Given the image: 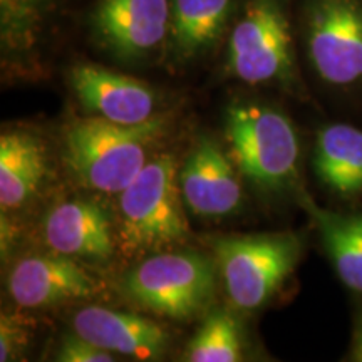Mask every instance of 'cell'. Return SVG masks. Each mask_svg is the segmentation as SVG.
Segmentation results:
<instances>
[{
	"instance_id": "cell-1",
	"label": "cell",
	"mask_w": 362,
	"mask_h": 362,
	"mask_svg": "<svg viewBox=\"0 0 362 362\" xmlns=\"http://www.w3.org/2000/svg\"><path fill=\"white\" fill-rule=\"evenodd\" d=\"M297 0H240L221 49L223 71L250 86H298Z\"/></svg>"
},
{
	"instance_id": "cell-2",
	"label": "cell",
	"mask_w": 362,
	"mask_h": 362,
	"mask_svg": "<svg viewBox=\"0 0 362 362\" xmlns=\"http://www.w3.org/2000/svg\"><path fill=\"white\" fill-rule=\"evenodd\" d=\"M165 129V119L117 124L99 116L76 119L64 133L69 170L86 187L121 193L148 163V149Z\"/></svg>"
},
{
	"instance_id": "cell-3",
	"label": "cell",
	"mask_w": 362,
	"mask_h": 362,
	"mask_svg": "<svg viewBox=\"0 0 362 362\" xmlns=\"http://www.w3.org/2000/svg\"><path fill=\"white\" fill-rule=\"evenodd\" d=\"M225 138L240 173L265 192L291 188L298 178L300 144L284 112L257 103H233L225 111Z\"/></svg>"
},
{
	"instance_id": "cell-4",
	"label": "cell",
	"mask_w": 362,
	"mask_h": 362,
	"mask_svg": "<svg viewBox=\"0 0 362 362\" xmlns=\"http://www.w3.org/2000/svg\"><path fill=\"white\" fill-rule=\"evenodd\" d=\"M185 200L176 160L171 155L148 161L119 194V235L133 252H151L188 237Z\"/></svg>"
},
{
	"instance_id": "cell-5",
	"label": "cell",
	"mask_w": 362,
	"mask_h": 362,
	"mask_svg": "<svg viewBox=\"0 0 362 362\" xmlns=\"http://www.w3.org/2000/svg\"><path fill=\"white\" fill-rule=\"evenodd\" d=\"M81 21L86 40L117 66L165 62L170 0H88Z\"/></svg>"
},
{
	"instance_id": "cell-6",
	"label": "cell",
	"mask_w": 362,
	"mask_h": 362,
	"mask_svg": "<svg viewBox=\"0 0 362 362\" xmlns=\"http://www.w3.org/2000/svg\"><path fill=\"white\" fill-rule=\"evenodd\" d=\"M298 51L322 83L362 84V0H297Z\"/></svg>"
},
{
	"instance_id": "cell-7",
	"label": "cell",
	"mask_w": 362,
	"mask_h": 362,
	"mask_svg": "<svg viewBox=\"0 0 362 362\" xmlns=\"http://www.w3.org/2000/svg\"><path fill=\"white\" fill-rule=\"evenodd\" d=\"M221 279L230 300L242 310H255L282 287L302 255L296 233H250L214 242Z\"/></svg>"
},
{
	"instance_id": "cell-8",
	"label": "cell",
	"mask_w": 362,
	"mask_h": 362,
	"mask_svg": "<svg viewBox=\"0 0 362 362\" xmlns=\"http://www.w3.org/2000/svg\"><path fill=\"white\" fill-rule=\"evenodd\" d=\"M124 291L144 309L176 320L189 319L214 296L215 267L202 253H156L129 272Z\"/></svg>"
},
{
	"instance_id": "cell-9",
	"label": "cell",
	"mask_w": 362,
	"mask_h": 362,
	"mask_svg": "<svg viewBox=\"0 0 362 362\" xmlns=\"http://www.w3.org/2000/svg\"><path fill=\"white\" fill-rule=\"evenodd\" d=\"M67 83L86 110L117 124H141L155 117L156 93L143 81L98 64L76 62Z\"/></svg>"
},
{
	"instance_id": "cell-10",
	"label": "cell",
	"mask_w": 362,
	"mask_h": 362,
	"mask_svg": "<svg viewBox=\"0 0 362 362\" xmlns=\"http://www.w3.org/2000/svg\"><path fill=\"white\" fill-rule=\"evenodd\" d=\"M240 0H170V35L163 64L188 69L223 49Z\"/></svg>"
},
{
	"instance_id": "cell-11",
	"label": "cell",
	"mask_w": 362,
	"mask_h": 362,
	"mask_svg": "<svg viewBox=\"0 0 362 362\" xmlns=\"http://www.w3.org/2000/svg\"><path fill=\"white\" fill-rule=\"evenodd\" d=\"M74 2L0 0V47L7 69H37Z\"/></svg>"
},
{
	"instance_id": "cell-12",
	"label": "cell",
	"mask_w": 362,
	"mask_h": 362,
	"mask_svg": "<svg viewBox=\"0 0 362 362\" xmlns=\"http://www.w3.org/2000/svg\"><path fill=\"white\" fill-rule=\"evenodd\" d=\"M99 285L71 257L33 255L17 262L8 277V293L19 307L40 309L94 296Z\"/></svg>"
},
{
	"instance_id": "cell-13",
	"label": "cell",
	"mask_w": 362,
	"mask_h": 362,
	"mask_svg": "<svg viewBox=\"0 0 362 362\" xmlns=\"http://www.w3.org/2000/svg\"><path fill=\"white\" fill-rule=\"evenodd\" d=\"M180 188L188 210L202 218L233 214L242 202L232 160L214 139H203L189 153L180 173Z\"/></svg>"
},
{
	"instance_id": "cell-14",
	"label": "cell",
	"mask_w": 362,
	"mask_h": 362,
	"mask_svg": "<svg viewBox=\"0 0 362 362\" xmlns=\"http://www.w3.org/2000/svg\"><path fill=\"white\" fill-rule=\"evenodd\" d=\"M74 332L103 349L139 361L160 359L170 349L171 337L161 325L141 315L84 307L72 319Z\"/></svg>"
},
{
	"instance_id": "cell-15",
	"label": "cell",
	"mask_w": 362,
	"mask_h": 362,
	"mask_svg": "<svg viewBox=\"0 0 362 362\" xmlns=\"http://www.w3.org/2000/svg\"><path fill=\"white\" fill-rule=\"evenodd\" d=\"M44 237L56 253L83 259H110L115 240L110 216L101 205L72 200L57 205L44 223Z\"/></svg>"
},
{
	"instance_id": "cell-16",
	"label": "cell",
	"mask_w": 362,
	"mask_h": 362,
	"mask_svg": "<svg viewBox=\"0 0 362 362\" xmlns=\"http://www.w3.org/2000/svg\"><path fill=\"white\" fill-rule=\"evenodd\" d=\"M49 173L42 139L27 131L0 136V205L13 210L25 205L42 187Z\"/></svg>"
},
{
	"instance_id": "cell-17",
	"label": "cell",
	"mask_w": 362,
	"mask_h": 362,
	"mask_svg": "<svg viewBox=\"0 0 362 362\" xmlns=\"http://www.w3.org/2000/svg\"><path fill=\"white\" fill-rule=\"evenodd\" d=\"M314 173L324 187L339 197L362 192V131L351 124H329L315 139Z\"/></svg>"
},
{
	"instance_id": "cell-18",
	"label": "cell",
	"mask_w": 362,
	"mask_h": 362,
	"mask_svg": "<svg viewBox=\"0 0 362 362\" xmlns=\"http://www.w3.org/2000/svg\"><path fill=\"white\" fill-rule=\"evenodd\" d=\"M302 205L315 221L339 279L362 293V215L334 214L307 197Z\"/></svg>"
},
{
	"instance_id": "cell-19",
	"label": "cell",
	"mask_w": 362,
	"mask_h": 362,
	"mask_svg": "<svg viewBox=\"0 0 362 362\" xmlns=\"http://www.w3.org/2000/svg\"><path fill=\"white\" fill-rule=\"evenodd\" d=\"M242 359V332L235 317L215 310L203 320L187 347L189 362H237Z\"/></svg>"
},
{
	"instance_id": "cell-20",
	"label": "cell",
	"mask_w": 362,
	"mask_h": 362,
	"mask_svg": "<svg viewBox=\"0 0 362 362\" xmlns=\"http://www.w3.org/2000/svg\"><path fill=\"white\" fill-rule=\"evenodd\" d=\"M56 361L61 362H112L115 354L103 349L96 344L89 342L88 339L81 337L79 334L64 336L56 352Z\"/></svg>"
},
{
	"instance_id": "cell-21",
	"label": "cell",
	"mask_w": 362,
	"mask_h": 362,
	"mask_svg": "<svg viewBox=\"0 0 362 362\" xmlns=\"http://www.w3.org/2000/svg\"><path fill=\"white\" fill-rule=\"evenodd\" d=\"M27 344L25 329L12 315H2L0 322V361H11L21 352V347Z\"/></svg>"
},
{
	"instance_id": "cell-22",
	"label": "cell",
	"mask_w": 362,
	"mask_h": 362,
	"mask_svg": "<svg viewBox=\"0 0 362 362\" xmlns=\"http://www.w3.org/2000/svg\"><path fill=\"white\" fill-rule=\"evenodd\" d=\"M351 359L362 362V324L354 329V337H352L351 346Z\"/></svg>"
}]
</instances>
